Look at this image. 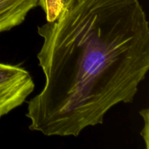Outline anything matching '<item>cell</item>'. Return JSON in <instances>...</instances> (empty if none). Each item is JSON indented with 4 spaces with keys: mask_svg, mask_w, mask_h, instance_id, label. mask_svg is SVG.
<instances>
[{
    "mask_svg": "<svg viewBox=\"0 0 149 149\" xmlns=\"http://www.w3.org/2000/svg\"><path fill=\"white\" fill-rule=\"evenodd\" d=\"M38 33L45 83L28 103L30 130L77 137L133 102L149 70V23L138 0H74Z\"/></svg>",
    "mask_w": 149,
    "mask_h": 149,
    "instance_id": "obj_1",
    "label": "cell"
},
{
    "mask_svg": "<svg viewBox=\"0 0 149 149\" xmlns=\"http://www.w3.org/2000/svg\"><path fill=\"white\" fill-rule=\"evenodd\" d=\"M34 87L33 79L26 69L0 63V118L21 106Z\"/></svg>",
    "mask_w": 149,
    "mask_h": 149,
    "instance_id": "obj_2",
    "label": "cell"
},
{
    "mask_svg": "<svg viewBox=\"0 0 149 149\" xmlns=\"http://www.w3.org/2000/svg\"><path fill=\"white\" fill-rule=\"evenodd\" d=\"M39 0H0V33L21 24Z\"/></svg>",
    "mask_w": 149,
    "mask_h": 149,
    "instance_id": "obj_3",
    "label": "cell"
},
{
    "mask_svg": "<svg viewBox=\"0 0 149 149\" xmlns=\"http://www.w3.org/2000/svg\"><path fill=\"white\" fill-rule=\"evenodd\" d=\"M39 5L45 13L47 22L56 20L64 8L63 0H39Z\"/></svg>",
    "mask_w": 149,
    "mask_h": 149,
    "instance_id": "obj_4",
    "label": "cell"
},
{
    "mask_svg": "<svg viewBox=\"0 0 149 149\" xmlns=\"http://www.w3.org/2000/svg\"><path fill=\"white\" fill-rule=\"evenodd\" d=\"M140 115L143 117L144 122V127L143 128L142 131H141V135H142V138L143 139L144 142H145L146 146V148L148 149V139H149V128H148V109H143L140 111Z\"/></svg>",
    "mask_w": 149,
    "mask_h": 149,
    "instance_id": "obj_5",
    "label": "cell"
},
{
    "mask_svg": "<svg viewBox=\"0 0 149 149\" xmlns=\"http://www.w3.org/2000/svg\"><path fill=\"white\" fill-rule=\"evenodd\" d=\"M74 0H63V7H66L69 6L71 3L74 1Z\"/></svg>",
    "mask_w": 149,
    "mask_h": 149,
    "instance_id": "obj_6",
    "label": "cell"
}]
</instances>
